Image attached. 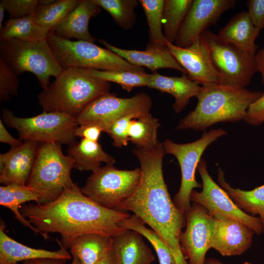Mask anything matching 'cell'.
<instances>
[{
  "instance_id": "obj_1",
  "label": "cell",
  "mask_w": 264,
  "mask_h": 264,
  "mask_svg": "<svg viewBox=\"0 0 264 264\" xmlns=\"http://www.w3.org/2000/svg\"><path fill=\"white\" fill-rule=\"evenodd\" d=\"M132 153L140 165V181L133 194L116 210L132 212L160 237L176 264H189L179 242L185 216L172 200L164 179L162 165L166 153L162 143L152 147H135Z\"/></svg>"
},
{
  "instance_id": "obj_2",
  "label": "cell",
  "mask_w": 264,
  "mask_h": 264,
  "mask_svg": "<svg viewBox=\"0 0 264 264\" xmlns=\"http://www.w3.org/2000/svg\"><path fill=\"white\" fill-rule=\"evenodd\" d=\"M20 211L43 233H59L61 241H56L66 250L76 238L83 235H117L125 229L120 223L131 216L127 211L98 204L84 195L77 184L51 202L23 204Z\"/></svg>"
},
{
  "instance_id": "obj_3",
  "label": "cell",
  "mask_w": 264,
  "mask_h": 264,
  "mask_svg": "<svg viewBox=\"0 0 264 264\" xmlns=\"http://www.w3.org/2000/svg\"><path fill=\"white\" fill-rule=\"evenodd\" d=\"M262 94L221 84L203 85L196 96L195 109L179 121L176 129L205 132L218 123L244 120L250 105Z\"/></svg>"
},
{
  "instance_id": "obj_4",
  "label": "cell",
  "mask_w": 264,
  "mask_h": 264,
  "mask_svg": "<svg viewBox=\"0 0 264 264\" xmlns=\"http://www.w3.org/2000/svg\"><path fill=\"white\" fill-rule=\"evenodd\" d=\"M110 83L93 76L89 69L64 68L38 95L44 111L76 117L94 100L109 92Z\"/></svg>"
},
{
  "instance_id": "obj_5",
  "label": "cell",
  "mask_w": 264,
  "mask_h": 264,
  "mask_svg": "<svg viewBox=\"0 0 264 264\" xmlns=\"http://www.w3.org/2000/svg\"><path fill=\"white\" fill-rule=\"evenodd\" d=\"M74 161L65 155L61 144L40 143L26 185L38 196L39 204L51 202L75 183L70 176Z\"/></svg>"
},
{
  "instance_id": "obj_6",
  "label": "cell",
  "mask_w": 264,
  "mask_h": 264,
  "mask_svg": "<svg viewBox=\"0 0 264 264\" xmlns=\"http://www.w3.org/2000/svg\"><path fill=\"white\" fill-rule=\"evenodd\" d=\"M46 39L63 69L78 67L102 71H145L142 67L131 64L116 53L94 43L73 41L58 36L52 30Z\"/></svg>"
},
{
  "instance_id": "obj_7",
  "label": "cell",
  "mask_w": 264,
  "mask_h": 264,
  "mask_svg": "<svg viewBox=\"0 0 264 264\" xmlns=\"http://www.w3.org/2000/svg\"><path fill=\"white\" fill-rule=\"evenodd\" d=\"M0 59L18 76L25 72L34 74L43 89L50 77L56 78L63 69L46 39L0 41Z\"/></svg>"
},
{
  "instance_id": "obj_8",
  "label": "cell",
  "mask_w": 264,
  "mask_h": 264,
  "mask_svg": "<svg viewBox=\"0 0 264 264\" xmlns=\"http://www.w3.org/2000/svg\"><path fill=\"white\" fill-rule=\"evenodd\" d=\"M2 118L7 126L17 131L19 139L39 143L69 145L75 141V131L79 126L75 118L57 112L44 111L36 116L22 118L3 108Z\"/></svg>"
},
{
  "instance_id": "obj_9",
  "label": "cell",
  "mask_w": 264,
  "mask_h": 264,
  "mask_svg": "<svg viewBox=\"0 0 264 264\" xmlns=\"http://www.w3.org/2000/svg\"><path fill=\"white\" fill-rule=\"evenodd\" d=\"M141 177L140 168L120 170L106 164L93 172L82 193L98 204L116 210L137 189Z\"/></svg>"
},
{
  "instance_id": "obj_10",
  "label": "cell",
  "mask_w": 264,
  "mask_h": 264,
  "mask_svg": "<svg viewBox=\"0 0 264 264\" xmlns=\"http://www.w3.org/2000/svg\"><path fill=\"white\" fill-rule=\"evenodd\" d=\"M201 36L221 84L244 88L247 86L258 71L255 55L224 41L218 34L207 30Z\"/></svg>"
},
{
  "instance_id": "obj_11",
  "label": "cell",
  "mask_w": 264,
  "mask_h": 264,
  "mask_svg": "<svg viewBox=\"0 0 264 264\" xmlns=\"http://www.w3.org/2000/svg\"><path fill=\"white\" fill-rule=\"evenodd\" d=\"M227 134L221 128L205 131L200 138L190 143L179 144L166 139L163 146L166 154L173 155L180 166L181 179L179 189L173 201L184 216L191 207L190 196L194 188L202 187L195 177L196 171L201 157L206 149L220 137Z\"/></svg>"
},
{
  "instance_id": "obj_12",
  "label": "cell",
  "mask_w": 264,
  "mask_h": 264,
  "mask_svg": "<svg viewBox=\"0 0 264 264\" xmlns=\"http://www.w3.org/2000/svg\"><path fill=\"white\" fill-rule=\"evenodd\" d=\"M152 101L147 93L141 92L132 97H118L110 92L91 102L76 118L80 125L92 124L103 132L116 120L131 114L140 116L150 113Z\"/></svg>"
},
{
  "instance_id": "obj_13",
  "label": "cell",
  "mask_w": 264,
  "mask_h": 264,
  "mask_svg": "<svg viewBox=\"0 0 264 264\" xmlns=\"http://www.w3.org/2000/svg\"><path fill=\"white\" fill-rule=\"evenodd\" d=\"M197 170L202 180V190L198 192L193 190L190 196L191 201L202 205L210 215L216 218L222 217L232 218L244 223L258 235L264 232L260 218L242 210L226 191L213 180L208 172L204 159L200 160Z\"/></svg>"
},
{
  "instance_id": "obj_14",
  "label": "cell",
  "mask_w": 264,
  "mask_h": 264,
  "mask_svg": "<svg viewBox=\"0 0 264 264\" xmlns=\"http://www.w3.org/2000/svg\"><path fill=\"white\" fill-rule=\"evenodd\" d=\"M186 226L179 242L189 264H205V255L211 248L216 219L202 205L193 202L186 213Z\"/></svg>"
},
{
  "instance_id": "obj_15",
  "label": "cell",
  "mask_w": 264,
  "mask_h": 264,
  "mask_svg": "<svg viewBox=\"0 0 264 264\" xmlns=\"http://www.w3.org/2000/svg\"><path fill=\"white\" fill-rule=\"evenodd\" d=\"M236 2L235 0H193L174 44L182 48L189 46Z\"/></svg>"
},
{
  "instance_id": "obj_16",
  "label": "cell",
  "mask_w": 264,
  "mask_h": 264,
  "mask_svg": "<svg viewBox=\"0 0 264 264\" xmlns=\"http://www.w3.org/2000/svg\"><path fill=\"white\" fill-rule=\"evenodd\" d=\"M166 46L187 77L198 84H221L219 75L211 61L207 47L201 36L189 46L182 48L166 41Z\"/></svg>"
},
{
  "instance_id": "obj_17",
  "label": "cell",
  "mask_w": 264,
  "mask_h": 264,
  "mask_svg": "<svg viewBox=\"0 0 264 264\" xmlns=\"http://www.w3.org/2000/svg\"><path fill=\"white\" fill-rule=\"evenodd\" d=\"M211 244L223 256L239 255L251 246L254 232L237 220L222 217L216 218Z\"/></svg>"
},
{
  "instance_id": "obj_18",
  "label": "cell",
  "mask_w": 264,
  "mask_h": 264,
  "mask_svg": "<svg viewBox=\"0 0 264 264\" xmlns=\"http://www.w3.org/2000/svg\"><path fill=\"white\" fill-rule=\"evenodd\" d=\"M39 143L24 141L0 154V182L3 185H26L33 167Z\"/></svg>"
},
{
  "instance_id": "obj_19",
  "label": "cell",
  "mask_w": 264,
  "mask_h": 264,
  "mask_svg": "<svg viewBox=\"0 0 264 264\" xmlns=\"http://www.w3.org/2000/svg\"><path fill=\"white\" fill-rule=\"evenodd\" d=\"M98 41L106 48L116 53L131 64L146 67L152 73L161 68H171L187 75L185 70L176 61L166 45L148 42L145 50H137L119 48L103 39H99Z\"/></svg>"
},
{
  "instance_id": "obj_20",
  "label": "cell",
  "mask_w": 264,
  "mask_h": 264,
  "mask_svg": "<svg viewBox=\"0 0 264 264\" xmlns=\"http://www.w3.org/2000/svg\"><path fill=\"white\" fill-rule=\"evenodd\" d=\"M5 230V225L1 220L0 264H19L20 262L44 258L66 260L71 259V255L58 242L60 249L56 251L34 248L13 239L6 233Z\"/></svg>"
},
{
  "instance_id": "obj_21",
  "label": "cell",
  "mask_w": 264,
  "mask_h": 264,
  "mask_svg": "<svg viewBox=\"0 0 264 264\" xmlns=\"http://www.w3.org/2000/svg\"><path fill=\"white\" fill-rule=\"evenodd\" d=\"M100 8L94 0H79L75 8L52 31L65 39L94 43L96 39L91 35L88 24L90 19L100 13Z\"/></svg>"
},
{
  "instance_id": "obj_22",
  "label": "cell",
  "mask_w": 264,
  "mask_h": 264,
  "mask_svg": "<svg viewBox=\"0 0 264 264\" xmlns=\"http://www.w3.org/2000/svg\"><path fill=\"white\" fill-rule=\"evenodd\" d=\"M112 237L118 264H151L154 260L153 252L137 232L125 229Z\"/></svg>"
},
{
  "instance_id": "obj_23",
  "label": "cell",
  "mask_w": 264,
  "mask_h": 264,
  "mask_svg": "<svg viewBox=\"0 0 264 264\" xmlns=\"http://www.w3.org/2000/svg\"><path fill=\"white\" fill-rule=\"evenodd\" d=\"M147 87L172 95L175 98L173 107L176 113L184 110L189 103L190 99L196 97L201 88V86L185 74L180 77L166 76L157 71L151 74Z\"/></svg>"
},
{
  "instance_id": "obj_24",
  "label": "cell",
  "mask_w": 264,
  "mask_h": 264,
  "mask_svg": "<svg viewBox=\"0 0 264 264\" xmlns=\"http://www.w3.org/2000/svg\"><path fill=\"white\" fill-rule=\"evenodd\" d=\"M260 32L252 23L247 11H242L234 15L218 35L224 41L255 55L258 49L255 41Z\"/></svg>"
},
{
  "instance_id": "obj_25",
  "label": "cell",
  "mask_w": 264,
  "mask_h": 264,
  "mask_svg": "<svg viewBox=\"0 0 264 264\" xmlns=\"http://www.w3.org/2000/svg\"><path fill=\"white\" fill-rule=\"evenodd\" d=\"M113 248V237L100 234L89 233L76 238L69 249L72 257L81 264H96Z\"/></svg>"
},
{
  "instance_id": "obj_26",
  "label": "cell",
  "mask_w": 264,
  "mask_h": 264,
  "mask_svg": "<svg viewBox=\"0 0 264 264\" xmlns=\"http://www.w3.org/2000/svg\"><path fill=\"white\" fill-rule=\"evenodd\" d=\"M68 155L74 161V168L80 171H95L101 163L114 165L116 160L106 153L98 141L82 138L69 145Z\"/></svg>"
},
{
  "instance_id": "obj_27",
  "label": "cell",
  "mask_w": 264,
  "mask_h": 264,
  "mask_svg": "<svg viewBox=\"0 0 264 264\" xmlns=\"http://www.w3.org/2000/svg\"><path fill=\"white\" fill-rule=\"evenodd\" d=\"M38 203L37 195L26 185L10 184L0 186V204L10 209L15 218L24 227L30 229L37 235H41L44 239L50 238L48 235L38 230L21 213V205L28 201Z\"/></svg>"
},
{
  "instance_id": "obj_28",
  "label": "cell",
  "mask_w": 264,
  "mask_h": 264,
  "mask_svg": "<svg viewBox=\"0 0 264 264\" xmlns=\"http://www.w3.org/2000/svg\"><path fill=\"white\" fill-rule=\"evenodd\" d=\"M218 181L240 208L250 215L259 216L264 234V184L250 191L234 188L226 182L223 172L220 169Z\"/></svg>"
},
{
  "instance_id": "obj_29",
  "label": "cell",
  "mask_w": 264,
  "mask_h": 264,
  "mask_svg": "<svg viewBox=\"0 0 264 264\" xmlns=\"http://www.w3.org/2000/svg\"><path fill=\"white\" fill-rule=\"evenodd\" d=\"M49 31L38 25L33 15L9 19L0 30V41L12 39L36 41L46 39Z\"/></svg>"
},
{
  "instance_id": "obj_30",
  "label": "cell",
  "mask_w": 264,
  "mask_h": 264,
  "mask_svg": "<svg viewBox=\"0 0 264 264\" xmlns=\"http://www.w3.org/2000/svg\"><path fill=\"white\" fill-rule=\"evenodd\" d=\"M193 0H164L163 31L167 42L175 43L180 27Z\"/></svg>"
},
{
  "instance_id": "obj_31",
  "label": "cell",
  "mask_w": 264,
  "mask_h": 264,
  "mask_svg": "<svg viewBox=\"0 0 264 264\" xmlns=\"http://www.w3.org/2000/svg\"><path fill=\"white\" fill-rule=\"evenodd\" d=\"M160 126L158 120L151 113L133 119L129 129V141L138 147L155 146L160 143L157 138Z\"/></svg>"
},
{
  "instance_id": "obj_32",
  "label": "cell",
  "mask_w": 264,
  "mask_h": 264,
  "mask_svg": "<svg viewBox=\"0 0 264 264\" xmlns=\"http://www.w3.org/2000/svg\"><path fill=\"white\" fill-rule=\"evenodd\" d=\"M79 0H55L48 5L39 4L33 18L37 23L49 31L53 30L75 8Z\"/></svg>"
},
{
  "instance_id": "obj_33",
  "label": "cell",
  "mask_w": 264,
  "mask_h": 264,
  "mask_svg": "<svg viewBox=\"0 0 264 264\" xmlns=\"http://www.w3.org/2000/svg\"><path fill=\"white\" fill-rule=\"evenodd\" d=\"M120 226L136 231L146 238L155 249L159 264H176L172 252L160 237L153 229L147 227L137 216L131 215L121 222Z\"/></svg>"
},
{
  "instance_id": "obj_34",
  "label": "cell",
  "mask_w": 264,
  "mask_h": 264,
  "mask_svg": "<svg viewBox=\"0 0 264 264\" xmlns=\"http://www.w3.org/2000/svg\"><path fill=\"white\" fill-rule=\"evenodd\" d=\"M99 6L108 12L120 27L129 30L134 25L136 15L135 7L139 3L136 0H94Z\"/></svg>"
},
{
  "instance_id": "obj_35",
  "label": "cell",
  "mask_w": 264,
  "mask_h": 264,
  "mask_svg": "<svg viewBox=\"0 0 264 264\" xmlns=\"http://www.w3.org/2000/svg\"><path fill=\"white\" fill-rule=\"evenodd\" d=\"M91 74L105 81L115 83L130 92L133 88L147 86L151 74L132 71H102L89 69Z\"/></svg>"
},
{
  "instance_id": "obj_36",
  "label": "cell",
  "mask_w": 264,
  "mask_h": 264,
  "mask_svg": "<svg viewBox=\"0 0 264 264\" xmlns=\"http://www.w3.org/2000/svg\"><path fill=\"white\" fill-rule=\"evenodd\" d=\"M144 11L149 27V42L166 45L163 31V12L164 0H139Z\"/></svg>"
},
{
  "instance_id": "obj_37",
  "label": "cell",
  "mask_w": 264,
  "mask_h": 264,
  "mask_svg": "<svg viewBox=\"0 0 264 264\" xmlns=\"http://www.w3.org/2000/svg\"><path fill=\"white\" fill-rule=\"evenodd\" d=\"M18 76L0 59V102L7 101L19 92Z\"/></svg>"
},
{
  "instance_id": "obj_38",
  "label": "cell",
  "mask_w": 264,
  "mask_h": 264,
  "mask_svg": "<svg viewBox=\"0 0 264 264\" xmlns=\"http://www.w3.org/2000/svg\"><path fill=\"white\" fill-rule=\"evenodd\" d=\"M141 116L136 114L124 116L113 122L106 131L113 141V144L117 148L128 145L129 129L131 121Z\"/></svg>"
},
{
  "instance_id": "obj_39",
  "label": "cell",
  "mask_w": 264,
  "mask_h": 264,
  "mask_svg": "<svg viewBox=\"0 0 264 264\" xmlns=\"http://www.w3.org/2000/svg\"><path fill=\"white\" fill-rule=\"evenodd\" d=\"M0 2L4 6L10 19L33 15L39 4L38 0H0Z\"/></svg>"
},
{
  "instance_id": "obj_40",
  "label": "cell",
  "mask_w": 264,
  "mask_h": 264,
  "mask_svg": "<svg viewBox=\"0 0 264 264\" xmlns=\"http://www.w3.org/2000/svg\"><path fill=\"white\" fill-rule=\"evenodd\" d=\"M244 120L253 126H259L264 122V92L250 105Z\"/></svg>"
},
{
  "instance_id": "obj_41",
  "label": "cell",
  "mask_w": 264,
  "mask_h": 264,
  "mask_svg": "<svg viewBox=\"0 0 264 264\" xmlns=\"http://www.w3.org/2000/svg\"><path fill=\"white\" fill-rule=\"evenodd\" d=\"M246 4L252 23L261 30L264 28V0H249Z\"/></svg>"
},
{
  "instance_id": "obj_42",
  "label": "cell",
  "mask_w": 264,
  "mask_h": 264,
  "mask_svg": "<svg viewBox=\"0 0 264 264\" xmlns=\"http://www.w3.org/2000/svg\"><path fill=\"white\" fill-rule=\"evenodd\" d=\"M103 129L99 126L92 124L80 125L75 131V137L98 141Z\"/></svg>"
},
{
  "instance_id": "obj_43",
  "label": "cell",
  "mask_w": 264,
  "mask_h": 264,
  "mask_svg": "<svg viewBox=\"0 0 264 264\" xmlns=\"http://www.w3.org/2000/svg\"><path fill=\"white\" fill-rule=\"evenodd\" d=\"M0 141L7 144L11 147H18L21 145L22 142L20 139L13 137L5 128L2 120H0Z\"/></svg>"
},
{
  "instance_id": "obj_44",
  "label": "cell",
  "mask_w": 264,
  "mask_h": 264,
  "mask_svg": "<svg viewBox=\"0 0 264 264\" xmlns=\"http://www.w3.org/2000/svg\"><path fill=\"white\" fill-rule=\"evenodd\" d=\"M66 261L62 259L44 258L24 261L21 264H66Z\"/></svg>"
},
{
  "instance_id": "obj_45",
  "label": "cell",
  "mask_w": 264,
  "mask_h": 264,
  "mask_svg": "<svg viewBox=\"0 0 264 264\" xmlns=\"http://www.w3.org/2000/svg\"><path fill=\"white\" fill-rule=\"evenodd\" d=\"M255 57L258 71L262 76V83L264 85V48L258 50Z\"/></svg>"
},
{
  "instance_id": "obj_46",
  "label": "cell",
  "mask_w": 264,
  "mask_h": 264,
  "mask_svg": "<svg viewBox=\"0 0 264 264\" xmlns=\"http://www.w3.org/2000/svg\"><path fill=\"white\" fill-rule=\"evenodd\" d=\"M96 264H118L113 248Z\"/></svg>"
},
{
  "instance_id": "obj_47",
  "label": "cell",
  "mask_w": 264,
  "mask_h": 264,
  "mask_svg": "<svg viewBox=\"0 0 264 264\" xmlns=\"http://www.w3.org/2000/svg\"><path fill=\"white\" fill-rule=\"evenodd\" d=\"M6 11L3 4L0 2V29L2 28V22H3L4 16V13Z\"/></svg>"
},
{
  "instance_id": "obj_48",
  "label": "cell",
  "mask_w": 264,
  "mask_h": 264,
  "mask_svg": "<svg viewBox=\"0 0 264 264\" xmlns=\"http://www.w3.org/2000/svg\"><path fill=\"white\" fill-rule=\"evenodd\" d=\"M55 0H39V4L41 5H48L53 3Z\"/></svg>"
},
{
  "instance_id": "obj_49",
  "label": "cell",
  "mask_w": 264,
  "mask_h": 264,
  "mask_svg": "<svg viewBox=\"0 0 264 264\" xmlns=\"http://www.w3.org/2000/svg\"><path fill=\"white\" fill-rule=\"evenodd\" d=\"M220 262L214 259H209L205 261V264H219Z\"/></svg>"
},
{
  "instance_id": "obj_50",
  "label": "cell",
  "mask_w": 264,
  "mask_h": 264,
  "mask_svg": "<svg viewBox=\"0 0 264 264\" xmlns=\"http://www.w3.org/2000/svg\"><path fill=\"white\" fill-rule=\"evenodd\" d=\"M71 264H81L79 260L75 257H72V261Z\"/></svg>"
},
{
  "instance_id": "obj_51",
  "label": "cell",
  "mask_w": 264,
  "mask_h": 264,
  "mask_svg": "<svg viewBox=\"0 0 264 264\" xmlns=\"http://www.w3.org/2000/svg\"><path fill=\"white\" fill-rule=\"evenodd\" d=\"M219 264H221V263H220V262ZM250 264V263H248V262H245V263H243V264Z\"/></svg>"
}]
</instances>
